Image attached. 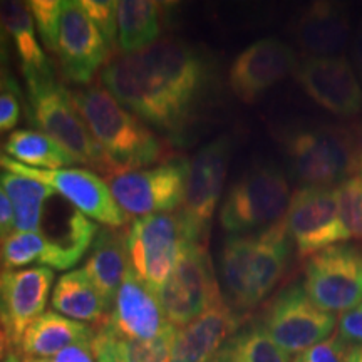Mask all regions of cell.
<instances>
[{
  "mask_svg": "<svg viewBox=\"0 0 362 362\" xmlns=\"http://www.w3.org/2000/svg\"><path fill=\"white\" fill-rule=\"evenodd\" d=\"M210 61L183 40L161 39L111 59L99 81L139 119L168 133L187 128L210 86Z\"/></svg>",
  "mask_w": 362,
  "mask_h": 362,
  "instance_id": "1",
  "label": "cell"
},
{
  "mask_svg": "<svg viewBox=\"0 0 362 362\" xmlns=\"http://www.w3.org/2000/svg\"><path fill=\"white\" fill-rule=\"evenodd\" d=\"M284 220L257 233L228 235L220 252L225 302L238 314L255 309L277 287L292 257Z\"/></svg>",
  "mask_w": 362,
  "mask_h": 362,
  "instance_id": "2",
  "label": "cell"
},
{
  "mask_svg": "<svg viewBox=\"0 0 362 362\" xmlns=\"http://www.w3.org/2000/svg\"><path fill=\"white\" fill-rule=\"evenodd\" d=\"M76 111L83 117L106 161L104 176L139 170L165 156V144L139 119L99 86L69 90Z\"/></svg>",
  "mask_w": 362,
  "mask_h": 362,
  "instance_id": "3",
  "label": "cell"
},
{
  "mask_svg": "<svg viewBox=\"0 0 362 362\" xmlns=\"http://www.w3.org/2000/svg\"><path fill=\"white\" fill-rule=\"evenodd\" d=\"M291 175L304 187H332L357 171L352 131L319 124L293 128L282 138Z\"/></svg>",
  "mask_w": 362,
  "mask_h": 362,
  "instance_id": "4",
  "label": "cell"
},
{
  "mask_svg": "<svg viewBox=\"0 0 362 362\" xmlns=\"http://www.w3.org/2000/svg\"><path fill=\"white\" fill-rule=\"evenodd\" d=\"M287 176L275 163L257 161L232 185L220 210L221 228L245 235L279 223L291 203Z\"/></svg>",
  "mask_w": 362,
  "mask_h": 362,
  "instance_id": "5",
  "label": "cell"
},
{
  "mask_svg": "<svg viewBox=\"0 0 362 362\" xmlns=\"http://www.w3.org/2000/svg\"><path fill=\"white\" fill-rule=\"evenodd\" d=\"M29 115L40 133L64 148L76 163L106 173V161L88 126L76 111L71 94L57 83L54 72L25 79Z\"/></svg>",
  "mask_w": 362,
  "mask_h": 362,
  "instance_id": "6",
  "label": "cell"
},
{
  "mask_svg": "<svg viewBox=\"0 0 362 362\" xmlns=\"http://www.w3.org/2000/svg\"><path fill=\"white\" fill-rule=\"evenodd\" d=\"M124 242L131 272L158 293L189 240L180 214H156L136 218Z\"/></svg>",
  "mask_w": 362,
  "mask_h": 362,
  "instance_id": "7",
  "label": "cell"
},
{
  "mask_svg": "<svg viewBox=\"0 0 362 362\" xmlns=\"http://www.w3.org/2000/svg\"><path fill=\"white\" fill-rule=\"evenodd\" d=\"M189 161L178 158L153 168L124 170L104 176L117 206L126 215L171 214L185 200Z\"/></svg>",
  "mask_w": 362,
  "mask_h": 362,
  "instance_id": "8",
  "label": "cell"
},
{
  "mask_svg": "<svg viewBox=\"0 0 362 362\" xmlns=\"http://www.w3.org/2000/svg\"><path fill=\"white\" fill-rule=\"evenodd\" d=\"M166 320L185 327L223 300L206 243L187 242L170 279L158 292Z\"/></svg>",
  "mask_w": 362,
  "mask_h": 362,
  "instance_id": "9",
  "label": "cell"
},
{
  "mask_svg": "<svg viewBox=\"0 0 362 362\" xmlns=\"http://www.w3.org/2000/svg\"><path fill=\"white\" fill-rule=\"evenodd\" d=\"M336 325V314L317 307L302 284H292L279 292L260 320L267 336L287 354H300L325 341Z\"/></svg>",
  "mask_w": 362,
  "mask_h": 362,
  "instance_id": "10",
  "label": "cell"
},
{
  "mask_svg": "<svg viewBox=\"0 0 362 362\" xmlns=\"http://www.w3.org/2000/svg\"><path fill=\"white\" fill-rule=\"evenodd\" d=\"M284 223L300 259H310L351 238L339 211L337 189L332 187L298 188L292 194Z\"/></svg>",
  "mask_w": 362,
  "mask_h": 362,
  "instance_id": "11",
  "label": "cell"
},
{
  "mask_svg": "<svg viewBox=\"0 0 362 362\" xmlns=\"http://www.w3.org/2000/svg\"><path fill=\"white\" fill-rule=\"evenodd\" d=\"M304 288L317 307L330 314H344L362 302V248L329 247L307 259Z\"/></svg>",
  "mask_w": 362,
  "mask_h": 362,
  "instance_id": "12",
  "label": "cell"
},
{
  "mask_svg": "<svg viewBox=\"0 0 362 362\" xmlns=\"http://www.w3.org/2000/svg\"><path fill=\"white\" fill-rule=\"evenodd\" d=\"M0 170L27 176V178L47 185L54 193L78 208L81 214L96 220V223H103L110 228L126 223V214L117 206L107 183L94 171L81 168H30V166L13 161L4 151H0Z\"/></svg>",
  "mask_w": 362,
  "mask_h": 362,
  "instance_id": "13",
  "label": "cell"
},
{
  "mask_svg": "<svg viewBox=\"0 0 362 362\" xmlns=\"http://www.w3.org/2000/svg\"><path fill=\"white\" fill-rule=\"evenodd\" d=\"M230 156L232 139L220 136L205 144L189 161L187 193L180 211L189 242L206 243L211 218L223 192Z\"/></svg>",
  "mask_w": 362,
  "mask_h": 362,
  "instance_id": "14",
  "label": "cell"
},
{
  "mask_svg": "<svg viewBox=\"0 0 362 362\" xmlns=\"http://www.w3.org/2000/svg\"><path fill=\"white\" fill-rule=\"evenodd\" d=\"M110 45L76 0H61L54 54L71 83L88 86L98 71L107 64Z\"/></svg>",
  "mask_w": 362,
  "mask_h": 362,
  "instance_id": "15",
  "label": "cell"
},
{
  "mask_svg": "<svg viewBox=\"0 0 362 362\" xmlns=\"http://www.w3.org/2000/svg\"><path fill=\"white\" fill-rule=\"evenodd\" d=\"M52 282L49 267L0 270V322L12 346L19 347L27 327L44 314Z\"/></svg>",
  "mask_w": 362,
  "mask_h": 362,
  "instance_id": "16",
  "label": "cell"
},
{
  "mask_svg": "<svg viewBox=\"0 0 362 362\" xmlns=\"http://www.w3.org/2000/svg\"><path fill=\"white\" fill-rule=\"evenodd\" d=\"M296 78L307 96L337 116L362 112V88L354 67L344 56L307 57L296 67Z\"/></svg>",
  "mask_w": 362,
  "mask_h": 362,
  "instance_id": "17",
  "label": "cell"
},
{
  "mask_svg": "<svg viewBox=\"0 0 362 362\" xmlns=\"http://www.w3.org/2000/svg\"><path fill=\"white\" fill-rule=\"evenodd\" d=\"M296 67L297 56L291 45L280 39L265 37L250 44L235 57L228 83L240 101L255 103Z\"/></svg>",
  "mask_w": 362,
  "mask_h": 362,
  "instance_id": "18",
  "label": "cell"
},
{
  "mask_svg": "<svg viewBox=\"0 0 362 362\" xmlns=\"http://www.w3.org/2000/svg\"><path fill=\"white\" fill-rule=\"evenodd\" d=\"M39 233L47 243L44 265L54 270H67L90 250L99 225L54 193L44 205Z\"/></svg>",
  "mask_w": 362,
  "mask_h": 362,
  "instance_id": "19",
  "label": "cell"
},
{
  "mask_svg": "<svg viewBox=\"0 0 362 362\" xmlns=\"http://www.w3.org/2000/svg\"><path fill=\"white\" fill-rule=\"evenodd\" d=\"M103 322L116 336L136 341L155 339L170 325L158 293L131 270Z\"/></svg>",
  "mask_w": 362,
  "mask_h": 362,
  "instance_id": "20",
  "label": "cell"
},
{
  "mask_svg": "<svg viewBox=\"0 0 362 362\" xmlns=\"http://www.w3.org/2000/svg\"><path fill=\"white\" fill-rule=\"evenodd\" d=\"M243 317L223 300L176 330L168 362H211L223 344L242 329Z\"/></svg>",
  "mask_w": 362,
  "mask_h": 362,
  "instance_id": "21",
  "label": "cell"
},
{
  "mask_svg": "<svg viewBox=\"0 0 362 362\" xmlns=\"http://www.w3.org/2000/svg\"><path fill=\"white\" fill-rule=\"evenodd\" d=\"M293 33L309 57H336L351 37L349 12L339 2H314L300 13Z\"/></svg>",
  "mask_w": 362,
  "mask_h": 362,
  "instance_id": "22",
  "label": "cell"
},
{
  "mask_svg": "<svg viewBox=\"0 0 362 362\" xmlns=\"http://www.w3.org/2000/svg\"><path fill=\"white\" fill-rule=\"evenodd\" d=\"M83 270L111 309L121 284L131 270L124 233L110 226L99 230Z\"/></svg>",
  "mask_w": 362,
  "mask_h": 362,
  "instance_id": "23",
  "label": "cell"
},
{
  "mask_svg": "<svg viewBox=\"0 0 362 362\" xmlns=\"http://www.w3.org/2000/svg\"><path fill=\"white\" fill-rule=\"evenodd\" d=\"M94 329L49 310L25 330L19 349L27 359H49L79 342H90Z\"/></svg>",
  "mask_w": 362,
  "mask_h": 362,
  "instance_id": "24",
  "label": "cell"
},
{
  "mask_svg": "<svg viewBox=\"0 0 362 362\" xmlns=\"http://www.w3.org/2000/svg\"><path fill=\"white\" fill-rule=\"evenodd\" d=\"M0 25L16 45L24 79L51 74L52 66L35 39L34 17L27 2L0 0Z\"/></svg>",
  "mask_w": 362,
  "mask_h": 362,
  "instance_id": "25",
  "label": "cell"
},
{
  "mask_svg": "<svg viewBox=\"0 0 362 362\" xmlns=\"http://www.w3.org/2000/svg\"><path fill=\"white\" fill-rule=\"evenodd\" d=\"M54 310L78 322H93L94 327L106 319L107 307L83 269L61 275L52 288Z\"/></svg>",
  "mask_w": 362,
  "mask_h": 362,
  "instance_id": "26",
  "label": "cell"
},
{
  "mask_svg": "<svg viewBox=\"0 0 362 362\" xmlns=\"http://www.w3.org/2000/svg\"><path fill=\"white\" fill-rule=\"evenodd\" d=\"M163 29V4L155 0L117 2V47L133 54L155 44Z\"/></svg>",
  "mask_w": 362,
  "mask_h": 362,
  "instance_id": "27",
  "label": "cell"
},
{
  "mask_svg": "<svg viewBox=\"0 0 362 362\" xmlns=\"http://www.w3.org/2000/svg\"><path fill=\"white\" fill-rule=\"evenodd\" d=\"M2 151L21 165L39 170H61L74 165V160L64 148L40 131L17 129L8 134Z\"/></svg>",
  "mask_w": 362,
  "mask_h": 362,
  "instance_id": "28",
  "label": "cell"
},
{
  "mask_svg": "<svg viewBox=\"0 0 362 362\" xmlns=\"http://www.w3.org/2000/svg\"><path fill=\"white\" fill-rule=\"evenodd\" d=\"M211 362H291V357L267 336L260 324H253L238 329Z\"/></svg>",
  "mask_w": 362,
  "mask_h": 362,
  "instance_id": "29",
  "label": "cell"
},
{
  "mask_svg": "<svg viewBox=\"0 0 362 362\" xmlns=\"http://www.w3.org/2000/svg\"><path fill=\"white\" fill-rule=\"evenodd\" d=\"M176 330L178 329L173 324H170L160 336L149 339V341H136V339L116 336L111 330L110 332L112 337V346H115V352L119 362H168Z\"/></svg>",
  "mask_w": 362,
  "mask_h": 362,
  "instance_id": "30",
  "label": "cell"
},
{
  "mask_svg": "<svg viewBox=\"0 0 362 362\" xmlns=\"http://www.w3.org/2000/svg\"><path fill=\"white\" fill-rule=\"evenodd\" d=\"M47 243L39 232H16L0 242V262L4 270H16L30 264H42Z\"/></svg>",
  "mask_w": 362,
  "mask_h": 362,
  "instance_id": "31",
  "label": "cell"
},
{
  "mask_svg": "<svg viewBox=\"0 0 362 362\" xmlns=\"http://www.w3.org/2000/svg\"><path fill=\"white\" fill-rule=\"evenodd\" d=\"M0 183L6 188L13 206L45 205L54 192L47 185L11 171H0Z\"/></svg>",
  "mask_w": 362,
  "mask_h": 362,
  "instance_id": "32",
  "label": "cell"
},
{
  "mask_svg": "<svg viewBox=\"0 0 362 362\" xmlns=\"http://www.w3.org/2000/svg\"><path fill=\"white\" fill-rule=\"evenodd\" d=\"M336 189L344 226L351 237L362 240V178L351 176Z\"/></svg>",
  "mask_w": 362,
  "mask_h": 362,
  "instance_id": "33",
  "label": "cell"
},
{
  "mask_svg": "<svg viewBox=\"0 0 362 362\" xmlns=\"http://www.w3.org/2000/svg\"><path fill=\"white\" fill-rule=\"evenodd\" d=\"M89 19L98 25L107 45L117 42V2L112 0H81Z\"/></svg>",
  "mask_w": 362,
  "mask_h": 362,
  "instance_id": "34",
  "label": "cell"
},
{
  "mask_svg": "<svg viewBox=\"0 0 362 362\" xmlns=\"http://www.w3.org/2000/svg\"><path fill=\"white\" fill-rule=\"evenodd\" d=\"M27 6L30 8L44 45L49 51H54L61 0H30V2H27Z\"/></svg>",
  "mask_w": 362,
  "mask_h": 362,
  "instance_id": "35",
  "label": "cell"
},
{
  "mask_svg": "<svg viewBox=\"0 0 362 362\" xmlns=\"http://www.w3.org/2000/svg\"><path fill=\"white\" fill-rule=\"evenodd\" d=\"M347 351H349V346L342 341L339 334H334L325 341L297 354L293 362H347Z\"/></svg>",
  "mask_w": 362,
  "mask_h": 362,
  "instance_id": "36",
  "label": "cell"
},
{
  "mask_svg": "<svg viewBox=\"0 0 362 362\" xmlns=\"http://www.w3.org/2000/svg\"><path fill=\"white\" fill-rule=\"evenodd\" d=\"M21 90L8 89L0 93V133L12 131L21 121Z\"/></svg>",
  "mask_w": 362,
  "mask_h": 362,
  "instance_id": "37",
  "label": "cell"
},
{
  "mask_svg": "<svg viewBox=\"0 0 362 362\" xmlns=\"http://www.w3.org/2000/svg\"><path fill=\"white\" fill-rule=\"evenodd\" d=\"M337 334L346 344H362V302L341 315Z\"/></svg>",
  "mask_w": 362,
  "mask_h": 362,
  "instance_id": "38",
  "label": "cell"
},
{
  "mask_svg": "<svg viewBox=\"0 0 362 362\" xmlns=\"http://www.w3.org/2000/svg\"><path fill=\"white\" fill-rule=\"evenodd\" d=\"M24 362H96L90 349V342H79L74 346L67 347V349L61 351L59 354L49 359H22Z\"/></svg>",
  "mask_w": 362,
  "mask_h": 362,
  "instance_id": "39",
  "label": "cell"
},
{
  "mask_svg": "<svg viewBox=\"0 0 362 362\" xmlns=\"http://www.w3.org/2000/svg\"><path fill=\"white\" fill-rule=\"evenodd\" d=\"M16 228V216H13V205L8 198L6 188L0 183V242L12 235Z\"/></svg>",
  "mask_w": 362,
  "mask_h": 362,
  "instance_id": "40",
  "label": "cell"
},
{
  "mask_svg": "<svg viewBox=\"0 0 362 362\" xmlns=\"http://www.w3.org/2000/svg\"><path fill=\"white\" fill-rule=\"evenodd\" d=\"M352 138H354V148H356L357 173H359V178H362V121L356 123L354 129H352Z\"/></svg>",
  "mask_w": 362,
  "mask_h": 362,
  "instance_id": "41",
  "label": "cell"
},
{
  "mask_svg": "<svg viewBox=\"0 0 362 362\" xmlns=\"http://www.w3.org/2000/svg\"><path fill=\"white\" fill-rule=\"evenodd\" d=\"M352 54H354L356 67L357 71H359L361 79H362V22L359 24V27H357L354 44H352Z\"/></svg>",
  "mask_w": 362,
  "mask_h": 362,
  "instance_id": "42",
  "label": "cell"
},
{
  "mask_svg": "<svg viewBox=\"0 0 362 362\" xmlns=\"http://www.w3.org/2000/svg\"><path fill=\"white\" fill-rule=\"evenodd\" d=\"M8 89L21 90L19 89V84H17L16 79L12 78L11 72L7 71V67L6 66H0V93H4V90H8Z\"/></svg>",
  "mask_w": 362,
  "mask_h": 362,
  "instance_id": "43",
  "label": "cell"
},
{
  "mask_svg": "<svg viewBox=\"0 0 362 362\" xmlns=\"http://www.w3.org/2000/svg\"><path fill=\"white\" fill-rule=\"evenodd\" d=\"M8 346H12L11 339H8V336H7L6 327H4L2 322H0V362L6 361V357L8 356L7 354Z\"/></svg>",
  "mask_w": 362,
  "mask_h": 362,
  "instance_id": "44",
  "label": "cell"
},
{
  "mask_svg": "<svg viewBox=\"0 0 362 362\" xmlns=\"http://www.w3.org/2000/svg\"><path fill=\"white\" fill-rule=\"evenodd\" d=\"M7 59H8L7 34L4 33L2 25H0V66H6L7 67Z\"/></svg>",
  "mask_w": 362,
  "mask_h": 362,
  "instance_id": "45",
  "label": "cell"
},
{
  "mask_svg": "<svg viewBox=\"0 0 362 362\" xmlns=\"http://www.w3.org/2000/svg\"><path fill=\"white\" fill-rule=\"evenodd\" d=\"M347 362H362V344H356V346L349 347Z\"/></svg>",
  "mask_w": 362,
  "mask_h": 362,
  "instance_id": "46",
  "label": "cell"
},
{
  "mask_svg": "<svg viewBox=\"0 0 362 362\" xmlns=\"http://www.w3.org/2000/svg\"><path fill=\"white\" fill-rule=\"evenodd\" d=\"M4 362H24V361L19 359V357H17L16 354H8Z\"/></svg>",
  "mask_w": 362,
  "mask_h": 362,
  "instance_id": "47",
  "label": "cell"
},
{
  "mask_svg": "<svg viewBox=\"0 0 362 362\" xmlns=\"http://www.w3.org/2000/svg\"><path fill=\"white\" fill-rule=\"evenodd\" d=\"M0 265H2V262H0Z\"/></svg>",
  "mask_w": 362,
  "mask_h": 362,
  "instance_id": "48",
  "label": "cell"
}]
</instances>
